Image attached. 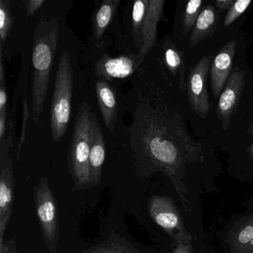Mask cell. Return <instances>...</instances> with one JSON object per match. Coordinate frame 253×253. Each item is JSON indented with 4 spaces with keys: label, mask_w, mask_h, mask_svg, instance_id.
I'll return each instance as SVG.
<instances>
[{
    "label": "cell",
    "mask_w": 253,
    "mask_h": 253,
    "mask_svg": "<svg viewBox=\"0 0 253 253\" xmlns=\"http://www.w3.org/2000/svg\"><path fill=\"white\" fill-rule=\"evenodd\" d=\"M144 137V148L149 158L165 170L178 167L181 161L180 143L177 140H190L188 136L177 137V133L171 131L161 115L149 118ZM186 132L181 133L183 134Z\"/></svg>",
    "instance_id": "obj_2"
},
{
    "label": "cell",
    "mask_w": 253,
    "mask_h": 253,
    "mask_svg": "<svg viewBox=\"0 0 253 253\" xmlns=\"http://www.w3.org/2000/svg\"><path fill=\"white\" fill-rule=\"evenodd\" d=\"M165 63L170 72L174 75L179 74L180 77V85L181 89H183L184 84V63L180 53L176 48H169L166 49Z\"/></svg>",
    "instance_id": "obj_20"
},
{
    "label": "cell",
    "mask_w": 253,
    "mask_h": 253,
    "mask_svg": "<svg viewBox=\"0 0 253 253\" xmlns=\"http://www.w3.org/2000/svg\"><path fill=\"white\" fill-rule=\"evenodd\" d=\"M164 4V0H148L141 29L142 45L137 54L140 64L156 43L158 24L162 16Z\"/></svg>",
    "instance_id": "obj_12"
},
{
    "label": "cell",
    "mask_w": 253,
    "mask_h": 253,
    "mask_svg": "<svg viewBox=\"0 0 253 253\" xmlns=\"http://www.w3.org/2000/svg\"><path fill=\"white\" fill-rule=\"evenodd\" d=\"M236 48L237 42L235 41H229L222 47L213 60L210 78L214 97L220 95L232 73Z\"/></svg>",
    "instance_id": "obj_10"
},
{
    "label": "cell",
    "mask_w": 253,
    "mask_h": 253,
    "mask_svg": "<svg viewBox=\"0 0 253 253\" xmlns=\"http://www.w3.org/2000/svg\"><path fill=\"white\" fill-rule=\"evenodd\" d=\"M248 152L250 154V155H252V156L253 157V143H252V144L250 145V147H249Z\"/></svg>",
    "instance_id": "obj_29"
},
{
    "label": "cell",
    "mask_w": 253,
    "mask_h": 253,
    "mask_svg": "<svg viewBox=\"0 0 253 253\" xmlns=\"http://www.w3.org/2000/svg\"><path fill=\"white\" fill-rule=\"evenodd\" d=\"M74 88L73 68L68 51H63L54 82L51 106V137L60 142L67 131L72 112Z\"/></svg>",
    "instance_id": "obj_3"
},
{
    "label": "cell",
    "mask_w": 253,
    "mask_h": 253,
    "mask_svg": "<svg viewBox=\"0 0 253 253\" xmlns=\"http://www.w3.org/2000/svg\"><path fill=\"white\" fill-rule=\"evenodd\" d=\"M120 3V0H105L94 13L93 29L94 38L97 41H100L103 38V34L113 19Z\"/></svg>",
    "instance_id": "obj_17"
},
{
    "label": "cell",
    "mask_w": 253,
    "mask_h": 253,
    "mask_svg": "<svg viewBox=\"0 0 253 253\" xmlns=\"http://www.w3.org/2000/svg\"><path fill=\"white\" fill-rule=\"evenodd\" d=\"M149 212L154 221L177 240L183 237V227L177 207L171 198L153 196L149 204Z\"/></svg>",
    "instance_id": "obj_8"
},
{
    "label": "cell",
    "mask_w": 253,
    "mask_h": 253,
    "mask_svg": "<svg viewBox=\"0 0 253 253\" xmlns=\"http://www.w3.org/2000/svg\"><path fill=\"white\" fill-rule=\"evenodd\" d=\"M174 253H191L187 246L183 244H178L174 247Z\"/></svg>",
    "instance_id": "obj_28"
},
{
    "label": "cell",
    "mask_w": 253,
    "mask_h": 253,
    "mask_svg": "<svg viewBox=\"0 0 253 253\" xmlns=\"http://www.w3.org/2000/svg\"><path fill=\"white\" fill-rule=\"evenodd\" d=\"M251 3V0H237V1H235L232 7L228 10L227 14L225 17L224 23H223L225 27L230 26L237 19L239 18L247 11Z\"/></svg>",
    "instance_id": "obj_23"
},
{
    "label": "cell",
    "mask_w": 253,
    "mask_h": 253,
    "mask_svg": "<svg viewBox=\"0 0 253 253\" xmlns=\"http://www.w3.org/2000/svg\"><path fill=\"white\" fill-rule=\"evenodd\" d=\"M59 38L60 29L55 17L40 21L35 31L32 51V120L35 124H39L43 112Z\"/></svg>",
    "instance_id": "obj_1"
},
{
    "label": "cell",
    "mask_w": 253,
    "mask_h": 253,
    "mask_svg": "<svg viewBox=\"0 0 253 253\" xmlns=\"http://www.w3.org/2000/svg\"><path fill=\"white\" fill-rule=\"evenodd\" d=\"M91 112L88 103L83 102L75 120L69 149V167L77 189L92 186L89 170Z\"/></svg>",
    "instance_id": "obj_4"
},
{
    "label": "cell",
    "mask_w": 253,
    "mask_h": 253,
    "mask_svg": "<svg viewBox=\"0 0 253 253\" xmlns=\"http://www.w3.org/2000/svg\"><path fill=\"white\" fill-rule=\"evenodd\" d=\"M138 56H121L112 57L104 56L95 66V73L103 79L112 81L114 78H126L132 75L138 66Z\"/></svg>",
    "instance_id": "obj_13"
},
{
    "label": "cell",
    "mask_w": 253,
    "mask_h": 253,
    "mask_svg": "<svg viewBox=\"0 0 253 253\" xmlns=\"http://www.w3.org/2000/svg\"><path fill=\"white\" fill-rule=\"evenodd\" d=\"M0 253H18L15 241L13 238L0 242Z\"/></svg>",
    "instance_id": "obj_26"
},
{
    "label": "cell",
    "mask_w": 253,
    "mask_h": 253,
    "mask_svg": "<svg viewBox=\"0 0 253 253\" xmlns=\"http://www.w3.org/2000/svg\"><path fill=\"white\" fill-rule=\"evenodd\" d=\"M235 1L233 0H217L214 2L215 7L219 11H224V10L229 9L233 5Z\"/></svg>",
    "instance_id": "obj_27"
},
{
    "label": "cell",
    "mask_w": 253,
    "mask_h": 253,
    "mask_svg": "<svg viewBox=\"0 0 253 253\" xmlns=\"http://www.w3.org/2000/svg\"><path fill=\"white\" fill-rule=\"evenodd\" d=\"M148 0H138L135 1L133 5L132 10V35L136 45L138 48H141L142 38L141 29L143 20L146 15Z\"/></svg>",
    "instance_id": "obj_19"
},
{
    "label": "cell",
    "mask_w": 253,
    "mask_h": 253,
    "mask_svg": "<svg viewBox=\"0 0 253 253\" xmlns=\"http://www.w3.org/2000/svg\"><path fill=\"white\" fill-rule=\"evenodd\" d=\"M88 253H140L126 240L112 235L108 241L88 250Z\"/></svg>",
    "instance_id": "obj_18"
},
{
    "label": "cell",
    "mask_w": 253,
    "mask_h": 253,
    "mask_svg": "<svg viewBox=\"0 0 253 253\" xmlns=\"http://www.w3.org/2000/svg\"><path fill=\"white\" fill-rule=\"evenodd\" d=\"M218 15L213 5H207L201 11L189 38V45L192 48L208 39L217 27Z\"/></svg>",
    "instance_id": "obj_15"
},
{
    "label": "cell",
    "mask_w": 253,
    "mask_h": 253,
    "mask_svg": "<svg viewBox=\"0 0 253 253\" xmlns=\"http://www.w3.org/2000/svg\"><path fill=\"white\" fill-rule=\"evenodd\" d=\"M229 243L234 253H253V214L231 231Z\"/></svg>",
    "instance_id": "obj_16"
},
{
    "label": "cell",
    "mask_w": 253,
    "mask_h": 253,
    "mask_svg": "<svg viewBox=\"0 0 253 253\" xmlns=\"http://www.w3.org/2000/svg\"><path fill=\"white\" fill-rule=\"evenodd\" d=\"M13 24L9 2L2 0L0 2V36H1V47H2L8 36Z\"/></svg>",
    "instance_id": "obj_22"
},
{
    "label": "cell",
    "mask_w": 253,
    "mask_h": 253,
    "mask_svg": "<svg viewBox=\"0 0 253 253\" xmlns=\"http://www.w3.org/2000/svg\"><path fill=\"white\" fill-rule=\"evenodd\" d=\"M210 57H204L191 69L188 78L187 93L192 110L201 118H207L210 110L207 89Z\"/></svg>",
    "instance_id": "obj_6"
},
{
    "label": "cell",
    "mask_w": 253,
    "mask_h": 253,
    "mask_svg": "<svg viewBox=\"0 0 253 253\" xmlns=\"http://www.w3.org/2000/svg\"><path fill=\"white\" fill-rule=\"evenodd\" d=\"M23 123H22L21 134H20V141L18 143V147H17V159L20 161V153H21L22 149H23V145L26 142V126H27V123L30 118V113H29V103H28L27 99L25 98L23 100Z\"/></svg>",
    "instance_id": "obj_24"
},
{
    "label": "cell",
    "mask_w": 253,
    "mask_h": 253,
    "mask_svg": "<svg viewBox=\"0 0 253 253\" xmlns=\"http://www.w3.org/2000/svg\"><path fill=\"white\" fill-rule=\"evenodd\" d=\"M14 180L13 161L8 155L0 157V242H3L14 205Z\"/></svg>",
    "instance_id": "obj_7"
},
{
    "label": "cell",
    "mask_w": 253,
    "mask_h": 253,
    "mask_svg": "<svg viewBox=\"0 0 253 253\" xmlns=\"http://www.w3.org/2000/svg\"><path fill=\"white\" fill-rule=\"evenodd\" d=\"M96 94L105 125L113 132L118 111L116 94L107 82L98 81L96 84Z\"/></svg>",
    "instance_id": "obj_14"
},
{
    "label": "cell",
    "mask_w": 253,
    "mask_h": 253,
    "mask_svg": "<svg viewBox=\"0 0 253 253\" xmlns=\"http://www.w3.org/2000/svg\"><path fill=\"white\" fill-rule=\"evenodd\" d=\"M244 73L238 68L232 71L220 93L217 115L226 130L230 124L231 118L239 103L244 86Z\"/></svg>",
    "instance_id": "obj_9"
},
{
    "label": "cell",
    "mask_w": 253,
    "mask_h": 253,
    "mask_svg": "<svg viewBox=\"0 0 253 253\" xmlns=\"http://www.w3.org/2000/svg\"><path fill=\"white\" fill-rule=\"evenodd\" d=\"M202 0H191L186 4L183 17V32L185 35L189 33L201 14Z\"/></svg>",
    "instance_id": "obj_21"
},
{
    "label": "cell",
    "mask_w": 253,
    "mask_h": 253,
    "mask_svg": "<svg viewBox=\"0 0 253 253\" xmlns=\"http://www.w3.org/2000/svg\"><path fill=\"white\" fill-rule=\"evenodd\" d=\"M248 133L253 134V122L252 123L251 126H250V128H249Z\"/></svg>",
    "instance_id": "obj_30"
},
{
    "label": "cell",
    "mask_w": 253,
    "mask_h": 253,
    "mask_svg": "<svg viewBox=\"0 0 253 253\" xmlns=\"http://www.w3.org/2000/svg\"><path fill=\"white\" fill-rule=\"evenodd\" d=\"M44 3L45 0H30L26 2L28 17H32Z\"/></svg>",
    "instance_id": "obj_25"
},
{
    "label": "cell",
    "mask_w": 253,
    "mask_h": 253,
    "mask_svg": "<svg viewBox=\"0 0 253 253\" xmlns=\"http://www.w3.org/2000/svg\"><path fill=\"white\" fill-rule=\"evenodd\" d=\"M106 158L103 130L93 112L90 116L89 170L92 186L100 185L102 169Z\"/></svg>",
    "instance_id": "obj_11"
},
{
    "label": "cell",
    "mask_w": 253,
    "mask_h": 253,
    "mask_svg": "<svg viewBox=\"0 0 253 253\" xmlns=\"http://www.w3.org/2000/svg\"><path fill=\"white\" fill-rule=\"evenodd\" d=\"M34 197L42 238L49 253H56L60 233L58 208L46 177L35 186Z\"/></svg>",
    "instance_id": "obj_5"
}]
</instances>
